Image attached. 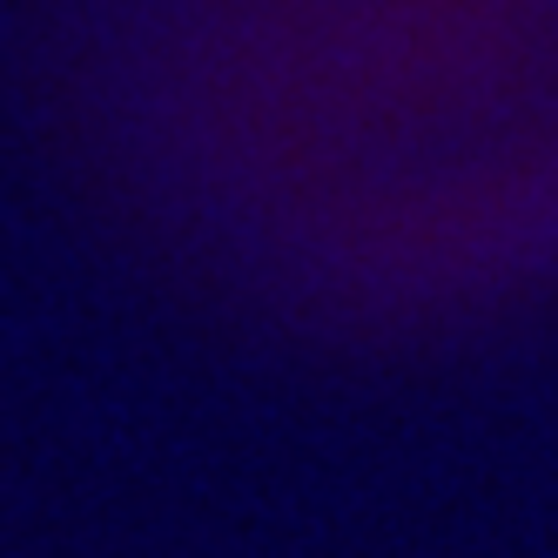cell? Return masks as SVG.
<instances>
[{
    "label": "cell",
    "mask_w": 558,
    "mask_h": 558,
    "mask_svg": "<svg viewBox=\"0 0 558 558\" xmlns=\"http://www.w3.org/2000/svg\"><path fill=\"white\" fill-rule=\"evenodd\" d=\"M235 195L343 343L477 337L558 296V0H229Z\"/></svg>",
    "instance_id": "obj_1"
}]
</instances>
